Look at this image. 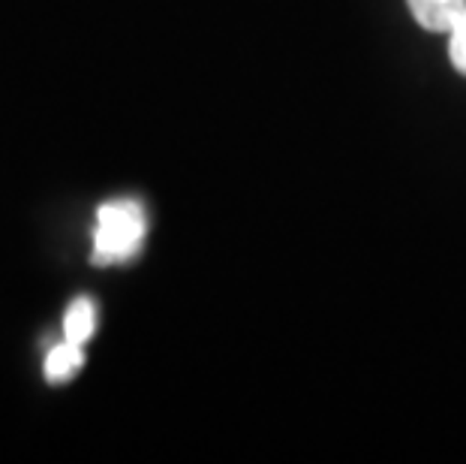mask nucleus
<instances>
[{
  "label": "nucleus",
  "mask_w": 466,
  "mask_h": 464,
  "mask_svg": "<svg viewBox=\"0 0 466 464\" xmlns=\"http://www.w3.org/2000/svg\"><path fill=\"white\" fill-rule=\"evenodd\" d=\"M412 18L431 34H449L466 13V0H406Z\"/></svg>",
  "instance_id": "obj_2"
},
{
  "label": "nucleus",
  "mask_w": 466,
  "mask_h": 464,
  "mask_svg": "<svg viewBox=\"0 0 466 464\" xmlns=\"http://www.w3.org/2000/svg\"><path fill=\"white\" fill-rule=\"evenodd\" d=\"M96 329V308L87 295H78V299L69 304L64 314V338L73 344H87L94 338Z\"/></svg>",
  "instance_id": "obj_4"
},
{
  "label": "nucleus",
  "mask_w": 466,
  "mask_h": 464,
  "mask_svg": "<svg viewBox=\"0 0 466 464\" xmlns=\"http://www.w3.org/2000/svg\"><path fill=\"white\" fill-rule=\"evenodd\" d=\"M85 365V344L61 341L46 353V377L48 383H64Z\"/></svg>",
  "instance_id": "obj_3"
},
{
  "label": "nucleus",
  "mask_w": 466,
  "mask_h": 464,
  "mask_svg": "<svg viewBox=\"0 0 466 464\" xmlns=\"http://www.w3.org/2000/svg\"><path fill=\"white\" fill-rule=\"evenodd\" d=\"M147 214L138 200H112L100 205L94 230V265L130 263L142 251Z\"/></svg>",
  "instance_id": "obj_1"
},
{
  "label": "nucleus",
  "mask_w": 466,
  "mask_h": 464,
  "mask_svg": "<svg viewBox=\"0 0 466 464\" xmlns=\"http://www.w3.org/2000/svg\"><path fill=\"white\" fill-rule=\"evenodd\" d=\"M449 55H451V64L458 67V73L466 76V13L449 31Z\"/></svg>",
  "instance_id": "obj_5"
}]
</instances>
